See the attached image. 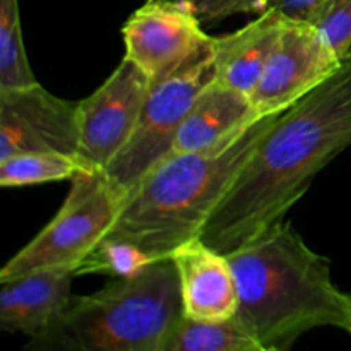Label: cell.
<instances>
[{"label": "cell", "instance_id": "1", "mask_svg": "<svg viewBox=\"0 0 351 351\" xmlns=\"http://www.w3.org/2000/svg\"><path fill=\"white\" fill-rule=\"evenodd\" d=\"M351 146V58L285 110L219 201L201 239L228 254L278 223L312 180Z\"/></svg>", "mask_w": 351, "mask_h": 351}, {"label": "cell", "instance_id": "2", "mask_svg": "<svg viewBox=\"0 0 351 351\" xmlns=\"http://www.w3.org/2000/svg\"><path fill=\"white\" fill-rule=\"evenodd\" d=\"M239 290L235 319L263 346L287 350L315 328L351 335V295L331 276V264L305 243L290 221L226 254Z\"/></svg>", "mask_w": 351, "mask_h": 351}, {"label": "cell", "instance_id": "3", "mask_svg": "<svg viewBox=\"0 0 351 351\" xmlns=\"http://www.w3.org/2000/svg\"><path fill=\"white\" fill-rule=\"evenodd\" d=\"M280 115L263 117L209 149L165 158L127 192L103 240L130 243L153 261L170 259L178 247L201 237L209 216Z\"/></svg>", "mask_w": 351, "mask_h": 351}, {"label": "cell", "instance_id": "4", "mask_svg": "<svg viewBox=\"0 0 351 351\" xmlns=\"http://www.w3.org/2000/svg\"><path fill=\"white\" fill-rule=\"evenodd\" d=\"M182 315L177 269L171 259H161L72 298L67 312L24 351H161Z\"/></svg>", "mask_w": 351, "mask_h": 351}, {"label": "cell", "instance_id": "5", "mask_svg": "<svg viewBox=\"0 0 351 351\" xmlns=\"http://www.w3.org/2000/svg\"><path fill=\"white\" fill-rule=\"evenodd\" d=\"M123 199L125 194L103 170L77 173L71 180V191L57 215L7 261L0 271V281L53 267L75 271L110 232Z\"/></svg>", "mask_w": 351, "mask_h": 351}, {"label": "cell", "instance_id": "6", "mask_svg": "<svg viewBox=\"0 0 351 351\" xmlns=\"http://www.w3.org/2000/svg\"><path fill=\"white\" fill-rule=\"evenodd\" d=\"M213 79V51L208 48L178 71L151 81L129 143L105 170L119 191L127 195L147 171L173 153L178 130L189 110Z\"/></svg>", "mask_w": 351, "mask_h": 351}, {"label": "cell", "instance_id": "7", "mask_svg": "<svg viewBox=\"0 0 351 351\" xmlns=\"http://www.w3.org/2000/svg\"><path fill=\"white\" fill-rule=\"evenodd\" d=\"M151 79L125 57L95 93L77 103L79 156L105 171L132 136Z\"/></svg>", "mask_w": 351, "mask_h": 351}, {"label": "cell", "instance_id": "8", "mask_svg": "<svg viewBox=\"0 0 351 351\" xmlns=\"http://www.w3.org/2000/svg\"><path fill=\"white\" fill-rule=\"evenodd\" d=\"M341 64L338 53L311 23L287 19L250 99L263 117L283 113L324 84Z\"/></svg>", "mask_w": 351, "mask_h": 351}, {"label": "cell", "instance_id": "9", "mask_svg": "<svg viewBox=\"0 0 351 351\" xmlns=\"http://www.w3.org/2000/svg\"><path fill=\"white\" fill-rule=\"evenodd\" d=\"M125 58L151 81L165 77L211 48L194 10L175 0H147L122 27Z\"/></svg>", "mask_w": 351, "mask_h": 351}, {"label": "cell", "instance_id": "10", "mask_svg": "<svg viewBox=\"0 0 351 351\" xmlns=\"http://www.w3.org/2000/svg\"><path fill=\"white\" fill-rule=\"evenodd\" d=\"M24 153L79 156L77 103L57 98L40 82L0 89V160Z\"/></svg>", "mask_w": 351, "mask_h": 351}, {"label": "cell", "instance_id": "11", "mask_svg": "<svg viewBox=\"0 0 351 351\" xmlns=\"http://www.w3.org/2000/svg\"><path fill=\"white\" fill-rule=\"evenodd\" d=\"M178 274L182 311L199 322L232 321L239 311V290L228 256L204 240H189L170 257Z\"/></svg>", "mask_w": 351, "mask_h": 351}, {"label": "cell", "instance_id": "12", "mask_svg": "<svg viewBox=\"0 0 351 351\" xmlns=\"http://www.w3.org/2000/svg\"><path fill=\"white\" fill-rule=\"evenodd\" d=\"M74 278L71 267H53L0 281L2 331L23 332L31 339L47 332L71 307Z\"/></svg>", "mask_w": 351, "mask_h": 351}, {"label": "cell", "instance_id": "13", "mask_svg": "<svg viewBox=\"0 0 351 351\" xmlns=\"http://www.w3.org/2000/svg\"><path fill=\"white\" fill-rule=\"evenodd\" d=\"M261 119L263 115L249 95L213 79L189 110L178 130L173 153H195L215 147Z\"/></svg>", "mask_w": 351, "mask_h": 351}, {"label": "cell", "instance_id": "14", "mask_svg": "<svg viewBox=\"0 0 351 351\" xmlns=\"http://www.w3.org/2000/svg\"><path fill=\"white\" fill-rule=\"evenodd\" d=\"M285 23L287 17L274 10H266L235 33L213 36L216 81L252 95L269 64Z\"/></svg>", "mask_w": 351, "mask_h": 351}, {"label": "cell", "instance_id": "15", "mask_svg": "<svg viewBox=\"0 0 351 351\" xmlns=\"http://www.w3.org/2000/svg\"><path fill=\"white\" fill-rule=\"evenodd\" d=\"M259 339L235 317L226 322H199L182 315L167 335L161 351H263Z\"/></svg>", "mask_w": 351, "mask_h": 351}, {"label": "cell", "instance_id": "16", "mask_svg": "<svg viewBox=\"0 0 351 351\" xmlns=\"http://www.w3.org/2000/svg\"><path fill=\"white\" fill-rule=\"evenodd\" d=\"M95 170L82 158L62 153H24L0 160L3 189L72 180L81 171Z\"/></svg>", "mask_w": 351, "mask_h": 351}, {"label": "cell", "instance_id": "17", "mask_svg": "<svg viewBox=\"0 0 351 351\" xmlns=\"http://www.w3.org/2000/svg\"><path fill=\"white\" fill-rule=\"evenodd\" d=\"M21 31L19 0H0V89L36 84Z\"/></svg>", "mask_w": 351, "mask_h": 351}, {"label": "cell", "instance_id": "18", "mask_svg": "<svg viewBox=\"0 0 351 351\" xmlns=\"http://www.w3.org/2000/svg\"><path fill=\"white\" fill-rule=\"evenodd\" d=\"M153 261L137 247L123 242L103 240L75 269V276L81 274H103L112 280L132 278L151 266Z\"/></svg>", "mask_w": 351, "mask_h": 351}, {"label": "cell", "instance_id": "19", "mask_svg": "<svg viewBox=\"0 0 351 351\" xmlns=\"http://www.w3.org/2000/svg\"><path fill=\"white\" fill-rule=\"evenodd\" d=\"M307 23H311L338 57L345 60L351 48V0H324Z\"/></svg>", "mask_w": 351, "mask_h": 351}, {"label": "cell", "instance_id": "20", "mask_svg": "<svg viewBox=\"0 0 351 351\" xmlns=\"http://www.w3.org/2000/svg\"><path fill=\"white\" fill-rule=\"evenodd\" d=\"M191 7L202 24H215L239 14L264 12L266 0H175Z\"/></svg>", "mask_w": 351, "mask_h": 351}, {"label": "cell", "instance_id": "21", "mask_svg": "<svg viewBox=\"0 0 351 351\" xmlns=\"http://www.w3.org/2000/svg\"><path fill=\"white\" fill-rule=\"evenodd\" d=\"M324 0H266V10H274L287 19L308 21Z\"/></svg>", "mask_w": 351, "mask_h": 351}, {"label": "cell", "instance_id": "22", "mask_svg": "<svg viewBox=\"0 0 351 351\" xmlns=\"http://www.w3.org/2000/svg\"><path fill=\"white\" fill-rule=\"evenodd\" d=\"M263 351H283V350H280V348H274V346H264Z\"/></svg>", "mask_w": 351, "mask_h": 351}, {"label": "cell", "instance_id": "23", "mask_svg": "<svg viewBox=\"0 0 351 351\" xmlns=\"http://www.w3.org/2000/svg\"><path fill=\"white\" fill-rule=\"evenodd\" d=\"M346 58H351V48H350V50H348V53H346V57H345V60H346Z\"/></svg>", "mask_w": 351, "mask_h": 351}]
</instances>
